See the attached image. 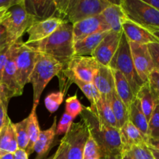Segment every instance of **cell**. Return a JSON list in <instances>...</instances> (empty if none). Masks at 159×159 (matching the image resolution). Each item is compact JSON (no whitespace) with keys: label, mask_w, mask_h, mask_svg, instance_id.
<instances>
[{"label":"cell","mask_w":159,"mask_h":159,"mask_svg":"<svg viewBox=\"0 0 159 159\" xmlns=\"http://www.w3.org/2000/svg\"><path fill=\"white\" fill-rule=\"evenodd\" d=\"M80 115L81 120L86 125L89 134L98 144L103 157L110 155H122L123 144L120 129L99 121L89 107H83Z\"/></svg>","instance_id":"1"},{"label":"cell","mask_w":159,"mask_h":159,"mask_svg":"<svg viewBox=\"0 0 159 159\" xmlns=\"http://www.w3.org/2000/svg\"><path fill=\"white\" fill-rule=\"evenodd\" d=\"M74 43L72 24L64 22L49 37L30 46L37 52L51 56L65 68L75 56Z\"/></svg>","instance_id":"2"},{"label":"cell","mask_w":159,"mask_h":159,"mask_svg":"<svg viewBox=\"0 0 159 159\" xmlns=\"http://www.w3.org/2000/svg\"><path fill=\"white\" fill-rule=\"evenodd\" d=\"M57 17L75 24L82 20L99 15L112 4L109 0H55Z\"/></svg>","instance_id":"3"},{"label":"cell","mask_w":159,"mask_h":159,"mask_svg":"<svg viewBox=\"0 0 159 159\" xmlns=\"http://www.w3.org/2000/svg\"><path fill=\"white\" fill-rule=\"evenodd\" d=\"M64 68L63 65L48 54L37 52L35 65L29 79L34 90V105L37 108L40 96L50 81L57 76Z\"/></svg>","instance_id":"4"},{"label":"cell","mask_w":159,"mask_h":159,"mask_svg":"<svg viewBox=\"0 0 159 159\" xmlns=\"http://www.w3.org/2000/svg\"><path fill=\"white\" fill-rule=\"evenodd\" d=\"M108 66L111 69L117 70L124 75L136 96L144 82L137 74L130 53V43L124 33L121 35L119 47Z\"/></svg>","instance_id":"5"},{"label":"cell","mask_w":159,"mask_h":159,"mask_svg":"<svg viewBox=\"0 0 159 159\" xmlns=\"http://www.w3.org/2000/svg\"><path fill=\"white\" fill-rule=\"evenodd\" d=\"M33 23H34V20L24 8V0L9 8L1 23L6 30L8 43L12 45L20 40Z\"/></svg>","instance_id":"6"},{"label":"cell","mask_w":159,"mask_h":159,"mask_svg":"<svg viewBox=\"0 0 159 159\" xmlns=\"http://www.w3.org/2000/svg\"><path fill=\"white\" fill-rule=\"evenodd\" d=\"M120 5L131 22L148 30L159 29V12L144 0H120Z\"/></svg>","instance_id":"7"},{"label":"cell","mask_w":159,"mask_h":159,"mask_svg":"<svg viewBox=\"0 0 159 159\" xmlns=\"http://www.w3.org/2000/svg\"><path fill=\"white\" fill-rule=\"evenodd\" d=\"M12 47L19 83L24 89L25 85L29 83L30 76L35 65L37 52L30 45L22 41L21 39L12 44Z\"/></svg>","instance_id":"8"},{"label":"cell","mask_w":159,"mask_h":159,"mask_svg":"<svg viewBox=\"0 0 159 159\" xmlns=\"http://www.w3.org/2000/svg\"><path fill=\"white\" fill-rule=\"evenodd\" d=\"M89 136V132L83 121L71 124V128L61 141L65 146L67 159H82Z\"/></svg>","instance_id":"9"},{"label":"cell","mask_w":159,"mask_h":159,"mask_svg":"<svg viewBox=\"0 0 159 159\" xmlns=\"http://www.w3.org/2000/svg\"><path fill=\"white\" fill-rule=\"evenodd\" d=\"M99 64L92 56H74L67 64L66 68L79 80L93 83Z\"/></svg>","instance_id":"10"},{"label":"cell","mask_w":159,"mask_h":159,"mask_svg":"<svg viewBox=\"0 0 159 159\" xmlns=\"http://www.w3.org/2000/svg\"><path fill=\"white\" fill-rule=\"evenodd\" d=\"M132 59L137 74L143 82H148L149 75L155 69L148 45L129 42Z\"/></svg>","instance_id":"11"},{"label":"cell","mask_w":159,"mask_h":159,"mask_svg":"<svg viewBox=\"0 0 159 159\" xmlns=\"http://www.w3.org/2000/svg\"><path fill=\"white\" fill-rule=\"evenodd\" d=\"M0 85L3 87L9 99L12 97H17L23 94V89L20 86L19 83L16 66L15 64L14 53L12 45L10 46L9 57H8L7 61L3 70Z\"/></svg>","instance_id":"12"},{"label":"cell","mask_w":159,"mask_h":159,"mask_svg":"<svg viewBox=\"0 0 159 159\" xmlns=\"http://www.w3.org/2000/svg\"><path fill=\"white\" fill-rule=\"evenodd\" d=\"M122 34L123 31L118 33L110 30L95 49L91 56L99 65L108 66L119 47Z\"/></svg>","instance_id":"13"},{"label":"cell","mask_w":159,"mask_h":159,"mask_svg":"<svg viewBox=\"0 0 159 159\" xmlns=\"http://www.w3.org/2000/svg\"><path fill=\"white\" fill-rule=\"evenodd\" d=\"M109 30H110V27L100 14L89 17L72 25L74 43L92 34Z\"/></svg>","instance_id":"14"},{"label":"cell","mask_w":159,"mask_h":159,"mask_svg":"<svg viewBox=\"0 0 159 159\" xmlns=\"http://www.w3.org/2000/svg\"><path fill=\"white\" fill-rule=\"evenodd\" d=\"M63 23L64 21L58 17H52L43 21L33 23L26 30L28 39L25 43L30 45L44 40L52 34Z\"/></svg>","instance_id":"15"},{"label":"cell","mask_w":159,"mask_h":159,"mask_svg":"<svg viewBox=\"0 0 159 159\" xmlns=\"http://www.w3.org/2000/svg\"><path fill=\"white\" fill-rule=\"evenodd\" d=\"M24 8L34 23L57 17L55 0H24Z\"/></svg>","instance_id":"16"},{"label":"cell","mask_w":159,"mask_h":159,"mask_svg":"<svg viewBox=\"0 0 159 159\" xmlns=\"http://www.w3.org/2000/svg\"><path fill=\"white\" fill-rule=\"evenodd\" d=\"M122 31L129 42L145 45L159 42L150 31L133 23L128 19L123 23Z\"/></svg>","instance_id":"17"},{"label":"cell","mask_w":159,"mask_h":159,"mask_svg":"<svg viewBox=\"0 0 159 159\" xmlns=\"http://www.w3.org/2000/svg\"><path fill=\"white\" fill-rule=\"evenodd\" d=\"M120 2V1H112V4L100 13L110 30L118 33L122 32L123 23L127 20Z\"/></svg>","instance_id":"18"},{"label":"cell","mask_w":159,"mask_h":159,"mask_svg":"<svg viewBox=\"0 0 159 159\" xmlns=\"http://www.w3.org/2000/svg\"><path fill=\"white\" fill-rule=\"evenodd\" d=\"M136 98L139 101L143 113L149 121L155 107L159 103V95L151 87L148 82H146L138 90Z\"/></svg>","instance_id":"19"},{"label":"cell","mask_w":159,"mask_h":159,"mask_svg":"<svg viewBox=\"0 0 159 159\" xmlns=\"http://www.w3.org/2000/svg\"><path fill=\"white\" fill-rule=\"evenodd\" d=\"M93 84L101 96L108 97L115 91L114 78L111 68L109 66L99 65V69L93 80Z\"/></svg>","instance_id":"20"},{"label":"cell","mask_w":159,"mask_h":159,"mask_svg":"<svg viewBox=\"0 0 159 159\" xmlns=\"http://www.w3.org/2000/svg\"><path fill=\"white\" fill-rule=\"evenodd\" d=\"M120 134L123 144V152H127L132 146L148 143L147 138L129 120L120 129Z\"/></svg>","instance_id":"21"},{"label":"cell","mask_w":159,"mask_h":159,"mask_svg":"<svg viewBox=\"0 0 159 159\" xmlns=\"http://www.w3.org/2000/svg\"><path fill=\"white\" fill-rule=\"evenodd\" d=\"M19 149L14 124L8 116L6 122L0 130V150L13 154Z\"/></svg>","instance_id":"22"},{"label":"cell","mask_w":159,"mask_h":159,"mask_svg":"<svg viewBox=\"0 0 159 159\" xmlns=\"http://www.w3.org/2000/svg\"><path fill=\"white\" fill-rule=\"evenodd\" d=\"M56 127H57V117L55 116L51 127L48 130L40 131L38 139L34 148V152L37 154L36 159H43L48 152H49L56 136Z\"/></svg>","instance_id":"23"},{"label":"cell","mask_w":159,"mask_h":159,"mask_svg":"<svg viewBox=\"0 0 159 159\" xmlns=\"http://www.w3.org/2000/svg\"><path fill=\"white\" fill-rule=\"evenodd\" d=\"M109 31L96 33L75 42L74 43L75 56H91Z\"/></svg>","instance_id":"24"},{"label":"cell","mask_w":159,"mask_h":159,"mask_svg":"<svg viewBox=\"0 0 159 159\" xmlns=\"http://www.w3.org/2000/svg\"><path fill=\"white\" fill-rule=\"evenodd\" d=\"M128 120L134 125L148 141V120L143 113L139 101L137 98H135L128 108Z\"/></svg>","instance_id":"25"},{"label":"cell","mask_w":159,"mask_h":159,"mask_svg":"<svg viewBox=\"0 0 159 159\" xmlns=\"http://www.w3.org/2000/svg\"><path fill=\"white\" fill-rule=\"evenodd\" d=\"M112 71H113V78H114L115 90L118 96L120 98L121 100L128 109L132 102L135 99L136 96L134 94L130 84L127 82L124 75L117 70L112 69Z\"/></svg>","instance_id":"26"},{"label":"cell","mask_w":159,"mask_h":159,"mask_svg":"<svg viewBox=\"0 0 159 159\" xmlns=\"http://www.w3.org/2000/svg\"><path fill=\"white\" fill-rule=\"evenodd\" d=\"M89 107L95 115L97 116L99 121L109 126L119 129L117 121L107 98L101 96L100 99L94 106H90Z\"/></svg>","instance_id":"27"},{"label":"cell","mask_w":159,"mask_h":159,"mask_svg":"<svg viewBox=\"0 0 159 159\" xmlns=\"http://www.w3.org/2000/svg\"><path fill=\"white\" fill-rule=\"evenodd\" d=\"M106 98L108 99L110 107L117 121L118 127L120 129L128 121V109L118 96L116 90Z\"/></svg>","instance_id":"28"},{"label":"cell","mask_w":159,"mask_h":159,"mask_svg":"<svg viewBox=\"0 0 159 159\" xmlns=\"http://www.w3.org/2000/svg\"><path fill=\"white\" fill-rule=\"evenodd\" d=\"M36 110H37V108H32L30 114L27 117V133L28 138H29V143H28L27 148L26 149V152L28 156L32 155L34 152V145H35L36 142L38 139L39 134L41 131L40 130V126H39Z\"/></svg>","instance_id":"29"},{"label":"cell","mask_w":159,"mask_h":159,"mask_svg":"<svg viewBox=\"0 0 159 159\" xmlns=\"http://www.w3.org/2000/svg\"><path fill=\"white\" fill-rule=\"evenodd\" d=\"M27 117L23 119L20 122L14 124L16 135L17 144L19 149L26 151L29 143V138L27 133Z\"/></svg>","instance_id":"30"},{"label":"cell","mask_w":159,"mask_h":159,"mask_svg":"<svg viewBox=\"0 0 159 159\" xmlns=\"http://www.w3.org/2000/svg\"><path fill=\"white\" fill-rule=\"evenodd\" d=\"M103 155L95 140L89 134L85 144L82 159H103Z\"/></svg>","instance_id":"31"},{"label":"cell","mask_w":159,"mask_h":159,"mask_svg":"<svg viewBox=\"0 0 159 159\" xmlns=\"http://www.w3.org/2000/svg\"><path fill=\"white\" fill-rule=\"evenodd\" d=\"M64 93L62 92H55L46 96L44 99V104L47 110L51 113H54L59 108L64 100Z\"/></svg>","instance_id":"32"},{"label":"cell","mask_w":159,"mask_h":159,"mask_svg":"<svg viewBox=\"0 0 159 159\" xmlns=\"http://www.w3.org/2000/svg\"><path fill=\"white\" fill-rule=\"evenodd\" d=\"M134 159H155L147 144L132 146L127 152Z\"/></svg>","instance_id":"33"},{"label":"cell","mask_w":159,"mask_h":159,"mask_svg":"<svg viewBox=\"0 0 159 159\" xmlns=\"http://www.w3.org/2000/svg\"><path fill=\"white\" fill-rule=\"evenodd\" d=\"M83 110V106L78 99L77 95L69 96L65 101V113L71 115L75 119L78 115L80 114Z\"/></svg>","instance_id":"34"},{"label":"cell","mask_w":159,"mask_h":159,"mask_svg":"<svg viewBox=\"0 0 159 159\" xmlns=\"http://www.w3.org/2000/svg\"><path fill=\"white\" fill-rule=\"evenodd\" d=\"M149 138H159V103L157 104L148 121Z\"/></svg>","instance_id":"35"},{"label":"cell","mask_w":159,"mask_h":159,"mask_svg":"<svg viewBox=\"0 0 159 159\" xmlns=\"http://www.w3.org/2000/svg\"><path fill=\"white\" fill-rule=\"evenodd\" d=\"M74 119L75 118L72 117L71 115L65 112L62 115L60 121H59V124H57V127H56V135L66 134L71 128V126L73 124Z\"/></svg>","instance_id":"36"},{"label":"cell","mask_w":159,"mask_h":159,"mask_svg":"<svg viewBox=\"0 0 159 159\" xmlns=\"http://www.w3.org/2000/svg\"><path fill=\"white\" fill-rule=\"evenodd\" d=\"M9 101V99L8 98L4 89H2V92L1 96H0V130L2 128L8 118L7 108Z\"/></svg>","instance_id":"37"},{"label":"cell","mask_w":159,"mask_h":159,"mask_svg":"<svg viewBox=\"0 0 159 159\" xmlns=\"http://www.w3.org/2000/svg\"><path fill=\"white\" fill-rule=\"evenodd\" d=\"M152 61L155 69L159 71V42L152 43L148 45Z\"/></svg>","instance_id":"38"},{"label":"cell","mask_w":159,"mask_h":159,"mask_svg":"<svg viewBox=\"0 0 159 159\" xmlns=\"http://www.w3.org/2000/svg\"><path fill=\"white\" fill-rule=\"evenodd\" d=\"M10 46L11 45L7 44L6 46L3 47L2 48L0 49V84H1L3 70H4L5 65H6L8 57H9V51H10Z\"/></svg>","instance_id":"39"},{"label":"cell","mask_w":159,"mask_h":159,"mask_svg":"<svg viewBox=\"0 0 159 159\" xmlns=\"http://www.w3.org/2000/svg\"><path fill=\"white\" fill-rule=\"evenodd\" d=\"M148 82L151 87L159 95V71L155 68L149 75Z\"/></svg>","instance_id":"40"},{"label":"cell","mask_w":159,"mask_h":159,"mask_svg":"<svg viewBox=\"0 0 159 159\" xmlns=\"http://www.w3.org/2000/svg\"><path fill=\"white\" fill-rule=\"evenodd\" d=\"M45 159H67L66 153H65V148L63 143L61 141L60 144L58 146V148L57 149L55 153L53 154L51 156L48 157V158Z\"/></svg>","instance_id":"41"},{"label":"cell","mask_w":159,"mask_h":159,"mask_svg":"<svg viewBox=\"0 0 159 159\" xmlns=\"http://www.w3.org/2000/svg\"><path fill=\"white\" fill-rule=\"evenodd\" d=\"M8 43L7 40V33L6 30L2 24H0V49L3 47L6 46Z\"/></svg>","instance_id":"42"},{"label":"cell","mask_w":159,"mask_h":159,"mask_svg":"<svg viewBox=\"0 0 159 159\" xmlns=\"http://www.w3.org/2000/svg\"><path fill=\"white\" fill-rule=\"evenodd\" d=\"M20 2L21 0H0V9H9Z\"/></svg>","instance_id":"43"},{"label":"cell","mask_w":159,"mask_h":159,"mask_svg":"<svg viewBox=\"0 0 159 159\" xmlns=\"http://www.w3.org/2000/svg\"><path fill=\"white\" fill-rule=\"evenodd\" d=\"M13 155V159H29L28 158V155L26 154V151L22 150V149H18L16 152L12 154Z\"/></svg>","instance_id":"44"},{"label":"cell","mask_w":159,"mask_h":159,"mask_svg":"<svg viewBox=\"0 0 159 159\" xmlns=\"http://www.w3.org/2000/svg\"><path fill=\"white\" fill-rule=\"evenodd\" d=\"M148 146L153 148L159 150V138H149L147 143Z\"/></svg>","instance_id":"45"},{"label":"cell","mask_w":159,"mask_h":159,"mask_svg":"<svg viewBox=\"0 0 159 159\" xmlns=\"http://www.w3.org/2000/svg\"><path fill=\"white\" fill-rule=\"evenodd\" d=\"M147 4L150 5L152 7L156 9L159 12V0H144Z\"/></svg>","instance_id":"46"},{"label":"cell","mask_w":159,"mask_h":159,"mask_svg":"<svg viewBox=\"0 0 159 159\" xmlns=\"http://www.w3.org/2000/svg\"><path fill=\"white\" fill-rule=\"evenodd\" d=\"M149 148H150V151L152 152V155H153L154 158L159 159V150H157V149H155L153 148H151V147H149Z\"/></svg>","instance_id":"47"},{"label":"cell","mask_w":159,"mask_h":159,"mask_svg":"<svg viewBox=\"0 0 159 159\" xmlns=\"http://www.w3.org/2000/svg\"><path fill=\"white\" fill-rule=\"evenodd\" d=\"M103 159H122V155H110L104 157Z\"/></svg>","instance_id":"48"},{"label":"cell","mask_w":159,"mask_h":159,"mask_svg":"<svg viewBox=\"0 0 159 159\" xmlns=\"http://www.w3.org/2000/svg\"><path fill=\"white\" fill-rule=\"evenodd\" d=\"M148 31H150V32L153 34L154 37L159 41V29H152Z\"/></svg>","instance_id":"49"},{"label":"cell","mask_w":159,"mask_h":159,"mask_svg":"<svg viewBox=\"0 0 159 159\" xmlns=\"http://www.w3.org/2000/svg\"><path fill=\"white\" fill-rule=\"evenodd\" d=\"M0 159H13V155L12 154L5 153L0 157Z\"/></svg>","instance_id":"50"},{"label":"cell","mask_w":159,"mask_h":159,"mask_svg":"<svg viewBox=\"0 0 159 159\" xmlns=\"http://www.w3.org/2000/svg\"><path fill=\"white\" fill-rule=\"evenodd\" d=\"M122 159H134V158H132L128 153L127 152H123L122 153Z\"/></svg>","instance_id":"51"},{"label":"cell","mask_w":159,"mask_h":159,"mask_svg":"<svg viewBox=\"0 0 159 159\" xmlns=\"http://www.w3.org/2000/svg\"><path fill=\"white\" fill-rule=\"evenodd\" d=\"M7 10L8 9H0V24H1L3 16H4L5 13H6Z\"/></svg>","instance_id":"52"},{"label":"cell","mask_w":159,"mask_h":159,"mask_svg":"<svg viewBox=\"0 0 159 159\" xmlns=\"http://www.w3.org/2000/svg\"><path fill=\"white\" fill-rule=\"evenodd\" d=\"M2 86L1 85H0V96H1V93H2Z\"/></svg>","instance_id":"53"},{"label":"cell","mask_w":159,"mask_h":159,"mask_svg":"<svg viewBox=\"0 0 159 159\" xmlns=\"http://www.w3.org/2000/svg\"><path fill=\"white\" fill-rule=\"evenodd\" d=\"M5 153H6V152H2V151L0 150V157H1L2 155L3 154H5Z\"/></svg>","instance_id":"54"},{"label":"cell","mask_w":159,"mask_h":159,"mask_svg":"<svg viewBox=\"0 0 159 159\" xmlns=\"http://www.w3.org/2000/svg\"><path fill=\"white\" fill-rule=\"evenodd\" d=\"M93 159H99V158H93Z\"/></svg>","instance_id":"55"}]
</instances>
